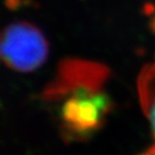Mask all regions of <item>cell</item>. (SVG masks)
<instances>
[{
    "mask_svg": "<svg viewBox=\"0 0 155 155\" xmlns=\"http://www.w3.org/2000/svg\"><path fill=\"white\" fill-rule=\"evenodd\" d=\"M142 104L150 124L152 143L142 155H155V64L144 71L140 79Z\"/></svg>",
    "mask_w": 155,
    "mask_h": 155,
    "instance_id": "obj_3",
    "label": "cell"
},
{
    "mask_svg": "<svg viewBox=\"0 0 155 155\" xmlns=\"http://www.w3.org/2000/svg\"><path fill=\"white\" fill-rule=\"evenodd\" d=\"M0 51L8 67L28 72L44 63L48 48L44 36L37 27L27 22H17L5 29Z\"/></svg>",
    "mask_w": 155,
    "mask_h": 155,
    "instance_id": "obj_2",
    "label": "cell"
},
{
    "mask_svg": "<svg viewBox=\"0 0 155 155\" xmlns=\"http://www.w3.org/2000/svg\"><path fill=\"white\" fill-rule=\"evenodd\" d=\"M110 99L94 83H74L59 108L61 127L69 138H86L99 129L110 110Z\"/></svg>",
    "mask_w": 155,
    "mask_h": 155,
    "instance_id": "obj_1",
    "label": "cell"
}]
</instances>
